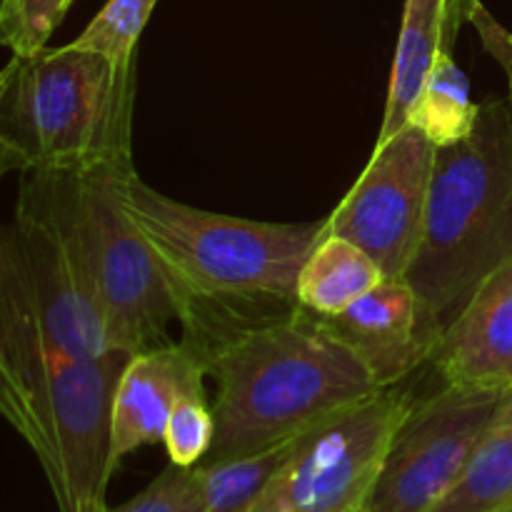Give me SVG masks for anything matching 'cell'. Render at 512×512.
Returning <instances> with one entry per match:
<instances>
[{
  "instance_id": "6da1fadb",
  "label": "cell",
  "mask_w": 512,
  "mask_h": 512,
  "mask_svg": "<svg viewBox=\"0 0 512 512\" xmlns=\"http://www.w3.org/2000/svg\"><path fill=\"white\" fill-rule=\"evenodd\" d=\"M203 360L218 395L213 448L200 465L298 438L380 390L320 315L300 305L228 330Z\"/></svg>"
},
{
  "instance_id": "7a4b0ae2",
  "label": "cell",
  "mask_w": 512,
  "mask_h": 512,
  "mask_svg": "<svg viewBox=\"0 0 512 512\" xmlns=\"http://www.w3.org/2000/svg\"><path fill=\"white\" fill-rule=\"evenodd\" d=\"M128 353L83 360L0 313V418L28 443L58 512H103L110 408Z\"/></svg>"
},
{
  "instance_id": "3957f363",
  "label": "cell",
  "mask_w": 512,
  "mask_h": 512,
  "mask_svg": "<svg viewBox=\"0 0 512 512\" xmlns=\"http://www.w3.org/2000/svg\"><path fill=\"white\" fill-rule=\"evenodd\" d=\"M135 165L23 170L15 210L48 220L73 245L120 350L135 355L173 343L188 303L118 200V175Z\"/></svg>"
},
{
  "instance_id": "277c9868",
  "label": "cell",
  "mask_w": 512,
  "mask_h": 512,
  "mask_svg": "<svg viewBox=\"0 0 512 512\" xmlns=\"http://www.w3.org/2000/svg\"><path fill=\"white\" fill-rule=\"evenodd\" d=\"M115 190L188 303V315L200 305L298 303L300 268L323 238L325 220L260 223L208 213L158 193L135 168L118 175Z\"/></svg>"
},
{
  "instance_id": "5b68a950",
  "label": "cell",
  "mask_w": 512,
  "mask_h": 512,
  "mask_svg": "<svg viewBox=\"0 0 512 512\" xmlns=\"http://www.w3.org/2000/svg\"><path fill=\"white\" fill-rule=\"evenodd\" d=\"M512 260V103L485 100L468 138L435 150L420 248L405 280L445 325Z\"/></svg>"
},
{
  "instance_id": "8992f818",
  "label": "cell",
  "mask_w": 512,
  "mask_h": 512,
  "mask_svg": "<svg viewBox=\"0 0 512 512\" xmlns=\"http://www.w3.org/2000/svg\"><path fill=\"white\" fill-rule=\"evenodd\" d=\"M0 128L25 170L133 165L135 60L118 65L90 50L13 55L3 68Z\"/></svg>"
},
{
  "instance_id": "52a82bcc",
  "label": "cell",
  "mask_w": 512,
  "mask_h": 512,
  "mask_svg": "<svg viewBox=\"0 0 512 512\" xmlns=\"http://www.w3.org/2000/svg\"><path fill=\"white\" fill-rule=\"evenodd\" d=\"M413 403V395L395 385L305 430L248 512H353L368 505Z\"/></svg>"
},
{
  "instance_id": "ba28073f",
  "label": "cell",
  "mask_w": 512,
  "mask_h": 512,
  "mask_svg": "<svg viewBox=\"0 0 512 512\" xmlns=\"http://www.w3.org/2000/svg\"><path fill=\"white\" fill-rule=\"evenodd\" d=\"M0 313L75 358L125 353L73 245L48 220L25 210L0 223Z\"/></svg>"
},
{
  "instance_id": "9c48e42d",
  "label": "cell",
  "mask_w": 512,
  "mask_h": 512,
  "mask_svg": "<svg viewBox=\"0 0 512 512\" xmlns=\"http://www.w3.org/2000/svg\"><path fill=\"white\" fill-rule=\"evenodd\" d=\"M510 388L445 383L430 398L415 400L395 430L368 508L373 512L438 508L465 475Z\"/></svg>"
},
{
  "instance_id": "30bf717a",
  "label": "cell",
  "mask_w": 512,
  "mask_h": 512,
  "mask_svg": "<svg viewBox=\"0 0 512 512\" xmlns=\"http://www.w3.org/2000/svg\"><path fill=\"white\" fill-rule=\"evenodd\" d=\"M435 150L410 123L375 143L368 168L325 220V233L363 248L385 278H405L423 240Z\"/></svg>"
},
{
  "instance_id": "8fae6325",
  "label": "cell",
  "mask_w": 512,
  "mask_h": 512,
  "mask_svg": "<svg viewBox=\"0 0 512 512\" xmlns=\"http://www.w3.org/2000/svg\"><path fill=\"white\" fill-rule=\"evenodd\" d=\"M380 390L433 363L445 323L405 278H383L340 315L320 318Z\"/></svg>"
},
{
  "instance_id": "7c38bea8",
  "label": "cell",
  "mask_w": 512,
  "mask_h": 512,
  "mask_svg": "<svg viewBox=\"0 0 512 512\" xmlns=\"http://www.w3.org/2000/svg\"><path fill=\"white\" fill-rule=\"evenodd\" d=\"M205 363L185 340L130 355L110 408V463L163 443L170 413L185 395H205Z\"/></svg>"
},
{
  "instance_id": "4fadbf2b",
  "label": "cell",
  "mask_w": 512,
  "mask_h": 512,
  "mask_svg": "<svg viewBox=\"0 0 512 512\" xmlns=\"http://www.w3.org/2000/svg\"><path fill=\"white\" fill-rule=\"evenodd\" d=\"M433 365L443 383L512 385V260L490 273L445 325Z\"/></svg>"
},
{
  "instance_id": "5bb4252c",
  "label": "cell",
  "mask_w": 512,
  "mask_h": 512,
  "mask_svg": "<svg viewBox=\"0 0 512 512\" xmlns=\"http://www.w3.org/2000/svg\"><path fill=\"white\" fill-rule=\"evenodd\" d=\"M463 13L465 10L453 8L445 0H405L378 143H385L408 125L410 110L440 50L450 48Z\"/></svg>"
},
{
  "instance_id": "9a60e30c",
  "label": "cell",
  "mask_w": 512,
  "mask_h": 512,
  "mask_svg": "<svg viewBox=\"0 0 512 512\" xmlns=\"http://www.w3.org/2000/svg\"><path fill=\"white\" fill-rule=\"evenodd\" d=\"M383 278V270L363 248L348 238L323 233L300 268L295 300L308 313L333 318L358 303Z\"/></svg>"
},
{
  "instance_id": "2e32d148",
  "label": "cell",
  "mask_w": 512,
  "mask_h": 512,
  "mask_svg": "<svg viewBox=\"0 0 512 512\" xmlns=\"http://www.w3.org/2000/svg\"><path fill=\"white\" fill-rule=\"evenodd\" d=\"M512 505V388L453 493L433 512H495Z\"/></svg>"
},
{
  "instance_id": "e0dca14e",
  "label": "cell",
  "mask_w": 512,
  "mask_h": 512,
  "mask_svg": "<svg viewBox=\"0 0 512 512\" xmlns=\"http://www.w3.org/2000/svg\"><path fill=\"white\" fill-rule=\"evenodd\" d=\"M480 103L470 98V83L450 55V48L440 50L408 123L423 130L435 148H445L468 138L478 123Z\"/></svg>"
},
{
  "instance_id": "ac0fdd59",
  "label": "cell",
  "mask_w": 512,
  "mask_h": 512,
  "mask_svg": "<svg viewBox=\"0 0 512 512\" xmlns=\"http://www.w3.org/2000/svg\"><path fill=\"white\" fill-rule=\"evenodd\" d=\"M298 440L300 435L243 458L195 465L203 485V512H248L290 458Z\"/></svg>"
},
{
  "instance_id": "d6986e66",
  "label": "cell",
  "mask_w": 512,
  "mask_h": 512,
  "mask_svg": "<svg viewBox=\"0 0 512 512\" xmlns=\"http://www.w3.org/2000/svg\"><path fill=\"white\" fill-rule=\"evenodd\" d=\"M158 0H108L105 8L88 23V28L70 40L73 48L105 55L125 65L135 60V45L148 25Z\"/></svg>"
},
{
  "instance_id": "ffe728a7",
  "label": "cell",
  "mask_w": 512,
  "mask_h": 512,
  "mask_svg": "<svg viewBox=\"0 0 512 512\" xmlns=\"http://www.w3.org/2000/svg\"><path fill=\"white\" fill-rule=\"evenodd\" d=\"M70 5L73 0H0V45L13 55L38 53Z\"/></svg>"
},
{
  "instance_id": "44dd1931",
  "label": "cell",
  "mask_w": 512,
  "mask_h": 512,
  "mask_svg": "<svg viewBox=\"0 0 512 512\" xmlns=\"http://www.w3.org/2000/svg\"><path fill=\"white\" fill-rule=\"evenodd\" d=\"M215 418L213 405H208L205 395H185L170 413L165 428V450L170 463L195 468L205 460L213 448Z\"/></svg>"
},
{
  "instance_id": "7402d4cb",
  "label": "cell",
  "mask_w": 512,
  "mask_h": 512,
  "mask_svg": "<svg viewBox=\"0 0 512 512\" xmlns=\"http://www.w3.org/2000/svg\"><path fill=\"white\" fill-rule=\"evenodd\" d=\"M203 485L198 468H183L170 463L143 493L118 508L103 512H203Z\"/></svg>"
},
{
  "instance_id": "603a6c76",
  "label": "cell",
  "mask_w": 512,
  "mask_h": 512,
  "mask_svg": "<svg viewBox=\"0 0 512 512\" xmlns=\"http://www.w3.org/2000/svg\"><path fill=\"white\" fill-rule=\"evenodd\" d=\"M468 18L478 25L480 33H483L485 38V45L493 50L495 58L510 70V98H512V35L505 33V30L500 28L488 13H485V8L478 3V0H473V3L468 5Z\"/></svg>"
},
{
  "instance_id": "cb8c5ba5",
  "label": "cell",
  "mask_w": 512,
  "mask_h": 512,
  "mask_svg": "<svg viewBox=\"0 0 512 512\" xmlns=\"http://www.w3.org/2000/svg\"><path fill=\"white\" fill-rule=\"evenodd\" d=\"M3 83L5 78L3 70H0V98H3ZM25 168H28V165H25V158L18 153V148L5 138L3 128H0V180L8 173H23Z\"/></svg>"
},
{
  "instance_id": "d4e9b609",
  "label": "cell",
  "mask_w": 512,
  "mask_h": 512,
  "mask_svg": "<svg viewBox=\"0 0 512 512\" xmlns=\"http://www.w3.org/2000/svg\"><path fill=\"white\" fill-rule=\"evenodd\" d=\"M445 3H448V5H453V8H460V10H465V15H468V5L473 3V0H445Z\"/></svg>"
},
{
  "instance_id": "484cf974",
  "label": "cell",
  "mask_w": 512,
  "mask_h": 512,
  "mask_svg": "<svg viewBox=\"0 0 512 512\" xmlns=\"http://www.w3.org/2000/svg\"><path fill=\"white\" fill-rule=\"evenodd\" d=\"M353 512H373V510H370L368 505H363V508H358V510H353Z\"/></svg>"
},
{
  "instance_id": "4316f807",
  "label": "cell",
  "mask_w": 512,
  "mask_h": 512,
  "mask_svg": "<svg viewBox=\"0 0 512 512\" xmlns=\"http://www.w3.org/2000/svg\"><path fill=\"white\" fill-rule=\"evenodd\" d=\"M495 512H512V505H510V508H503V510H495Z\"/></svg>"
},
{
  "instance_id": "83f0119b",
  "label": "cell",
  "mask_w": 512,
  "mask_h": 512,
  "mask_svg": "<svg viewBox=\"0 0 512 512\" xmlns=\"http://www.w3.org/2000/svg\"><path fill=\"white\" fill-rule=\"evenodd\" d=\"M510 103H512V98H510Z\"/></svg>"
}]
</instances>
